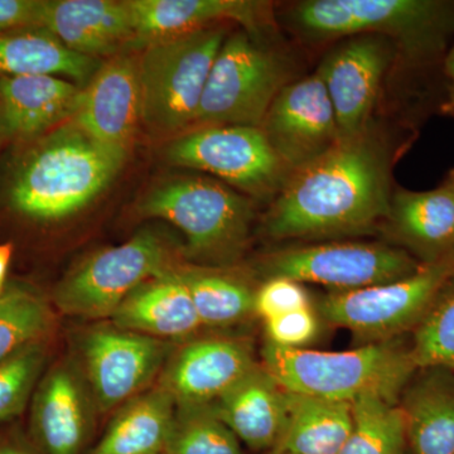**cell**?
<instances>
[{
	"label": "cell",
	"instance_id": "ba28073f",
	"mask_svg": "<svg viewBox=\"0 0 454 454\" xmlns=\"http://www.w3.org/2000/svg\"><path fill=\"white\" fill-rule=\"evenodd\" d=\"M454 274V262L423 265L417 273L394 282L355 291H330L317 303L325 321L370 340H393L414 330Z\"/></svg>",
	"mask_w": 454,
	"mask_h": 454
},
{
	"label": "cell",
	"instance_id": "7c38bea8",
	"mask_svg": "<svg viewBox=\"0 0 454 454\" xmlns=\"http://www.w3.org/2000/svg\"><path fill=\"white\" fill-rule=\"evenodd\" d=\"M396 55L394 42L376 35L343 38L325 55L317 73L333 103L340 140L372 127L382 79Z\"/></svg>",
	"mask_w": 454,
	"mask_h": 454
},
{
	"label": "cell",
	"instance_id": "d6986e66",
	"mask_svg": "<svg viewBox=\"0 0 454 454\" xmlns=\"http://www.w3.org/2000/svg\"><path fill=\"white\" fill-rule=\"evenodd\" d=\"M80 55L115 56L134 40L128 2L51 0L42 5L40 26Z\"/></svg>",
	"mask_w": 454,
	"mask_h": 454
},
{
	"label": "cell",
	"instance_id": "ab89813d",
	"mask_svg": "<svg viewBox=\"0 0 454 454\" xmlns=\"http://www.w3.org/2000/svg\"><path fill=\"white\" fill-rule=\"evenodd\" d=\"M446 182L450 184V186L454 187V169L452 172L450 173V176H448Z\"/></svg>",
	"mask_w": 454,
	"mask_h": 454
},
{
	"label": "cell",
	"instance_id": "3957f363",
	"mask_svg": "<svg viewBox=\"0 0 454 454\" xmlns=\"http://www.w3.org/2000/svg\"><path fill=\"white\" fill-rule=\"evenodd\" d=\"M283 18L304 41L384 35L411 64L438 59L454 35V2L446 0H304Z\"/></svg>",
	"mask_w": 454,
	"mask_h": 454
},
{
	"label": "cell",
	"instance_id": "e575fe53",
	"mask_svg": "<svg viewBox=\"0 0 454 454\" xmlns=\"http://www.w3.org/2000/svg\"><path fill=\"white\" fill-rule=\"evenodd\" d=\"M319 324L313 307L294 310L265 321L267 342L284 348H303L318 333Z\"/></svg>",
	"mask_w": 454,
	"mask_h": 454
},
{
	"label": "cell",
	"instance_id": "277c9868",
	"mask_svg": "<svg viewBox=\"0 0 454 454\" xmlns=\"http://www.w3.org/2000/svg\"><path fill=\"white\" fill-rule=\"evenodd\" d=\"M262 367L289 393L349 402L376 393L399 402L418 370L411 343L393 339L349 351L278 348L265 343Z\"/></svg>",
	"mask_w": 454,
	"mask_h": 454
},
{
	"label": "cell",
	"instance_id": "d6a6232c",
	"mask_svg": "<svg viewBox=\"0 0 454 454\" xmlns=\"http://www.w3.org/2000/svg\"><path fill=\"white\" fill-rule=\"evenodd\" d=\"M46 358V340H40L0 363V424L14 419L25 411Z\"/></svg>",
	"mask_w": 454,
	"mask_h": 454
},
{
	"label": "cell",
	"instance_id": "74e56055",
	"mask_svg": "<svg viewBox=\"0 0 454 454\" xmlns=\"http://www.w3.org/2000/svg\"><path fill=\"white\" fill-rule=\"evenodd\" d=\"M13 255V244H0V294L5 288V278H7L9 264Z\"/></svg>",
	"mask_w": 454,
	"mask_h": 454
},
{
	"label": "cell",
	"instance_id": "7a4b0ae2",
	"mask_svg": "<svg viewBox=\"0 0 454 454\" xmlns=\"http://www.w3.org/2000/svg\"><path fill=\"white\" fill-rule=\"evenodd\" d=\"M127 155L95 139L76 122H64L23 158L12 179L9 202L35 223L64 220L109 186Z\"/></svg>",
	"mask_w": 454,
	"mask_h": 454
},
{
	"label": "cell",
	"instance_id": "60d3db41",
	"mask_svg": "<svg viewBox=\"0 0 454 454\" xmlns=\"http://www.w3.org/2000/svg\"><path fill=\"white\" fill-rule=\"evenodd\" d=\"M265 454H291V453H286V452H284V450H278V448H274V450H268V452Z\"/></svg>",
	"mask_w": 454,
	"mask_h": 454
},
{
	"label": "cell",
	"instance_id": "cb8c5ba5",
	"mask_svg": "<svg viewBox=\"0 0 454 454\" xmlns=\"http://www.w3.org/2000/svg\"><path fill=\"white\" fill-rule=\"evenodd\" d=\"M121 330L145 336L179 339L199 330L201 322L179 271L152 278L131 293L112 316Z\"/></svg>",
	"mask_w": 454,
	"mask_h": 454
},
{
	"label": "cell",
	"instance_id": "7402d4cb",
	"mask_svg": "<svg viewBox=\"0 0 454 454\" xmlns=\"http://www.w3.org/2000/svg\"><path fill=\"white\" fill-rule=\"evenodd\" d=\"M413 454H454V370L418 369L400 395Z\"/></svg>",
	"mask_w": 454,
	"mask_h": 454
},
{
	"label": "cell",
	"instance_id": "52a82bcc",
	"mask_svg": "<svg viewBox=\"0 0 454 454\" xmlns=\"http://www.w3.org/2000/svg\"><path fill=\"white\" fill-rule=\"evenodd\" d=\"M149 217L178 227L188 241V252L197 258L223 262L243 249L253 203L215 179H175L155 188L140 205Z\"/></svg>",
	"mask_w": 454,
	"mask_h": 454
},
{
	"label": "cell",
	"instance_id": "30bf717a",
	"mask_svg": "<svg viewBox=\"0 0 454 454\" xmlns=\"http://www.w3.org/2000/svg\"><path fill=\"white\" fill-rule=\"evenodd\" d=\"M423 265L396 245L333 241L270 254L264 270L268 278H289L345 292L403 279Z\"/></svg>",
	"mask_w": 454,
	"mask_h": 454
},
{
	"label": "cell",
	"instance_id": "8992f818",
	"mask_svg": "<svg viewBox=\"0 0 454 454\" xmlns=\"http://www.w3.org/2000/svg\"><path fill=\"white\" fill-rule=\"evenodd\" d=\"M254 33L227 35L215 59L197 112L195 127H259L284 86L292 66L267 49Z\"/></svg>",
	"mask_w": 454,
	"mask_h": 454
},
{
	"label": "cell",
	"instance_id": "836d02e7",
	"mask_svg": "<svg viewBox=\"0 0 454 454\" xmlns=\"http://www.w3.org/2000/svg\"><path fill=\"white\" fill-rule=\"evenodd\" d=\"M309 307L312 304L303 284L282 277L268 278L255 292L254 301V312L264 321Z\"/></svg>",
	"mask_w": 454,
	"mask_h": 454
},
{
	"label": "cell",
	"instance_id": "e0dca14e",
	"mask_svg": "<svg viewBox=\"0 0 454 454\" xmlns=\"http://www.w3.org/2000/svg\"><path fill=\"white\" fill-rule=\"evenodd\" d=\"M128 5L134 25L130 50L226 20L240 23L252 33L267 28L273 20L270 3L250 0H128Z\"/></svg>",
	"mask_w": 454,
	"mask_h": 454
},
{
	"label": "cell",
	"instance_id": "83f0119b",
	"mask_svg": "<svg viewBox=\"0 0 454 454\" xmlns=\"http://www.w3.org/2000/svg\"><path fill=\"white\" fill-rule=\"evenodd\" d=\"M352 428L340 454H406L399 402L370 393L352 400Z\"/></svg>",
	"mask_w": 454,
	"mask_h": 454
},
{
	"label": "cell",
	"instance_id": "8d00e7d4",
	"mask_svg": "<svg viewBox=\"0 0 454 454\" xmlns=\"http://www.w3.org/2000/svg\"><path fill=\"white\" fill-rule=\"evenodd\" d=\"M444 73H446L448 88L447 98L442 104V110L444 113H454V44L444 59Z\"/></svg>",
	"mask_w": 454,
	"mask_h": 454
},
{
	"label": "cell",
	"instance_id": "4316f807",
	"mask_svg": "<svg viewBox=\"0 0 454 454\" xmlns=\"http://www.w3.org/2000/svg\"><path fill=\"white\" fill-rule=\"evenodd\" d=\"M351 428V403L288 391L286 429L276 448L291 454H340Z\"/></svg>",
	"mask_w": 454,
	"mask_h": 454
},
{
	"label": "cell",
	"instance_id": "8fae6325",
	"mask_svg": "<svg viewBox=\"0 0 454 454\" xmlns=\"http://www.w3.org/2000/svg\"><path fill=\"white\" fill-rule=\"evenodd\" d=\"M168 271L162 241L140 232L127 243L110 247L83 262L56 286L53 303L62 313L106 318L152 278Z\"/></svg>",
	"mask_w": 454,
	"mask_h": 454
},
{
	"label": "cell",
	"instance_id": "f1b7e54d",
	"mask_svg": "<svg viewBox=\"0 0 454 454\" xmlns=\"http://www.w3.org/2000/svg\"><path fill=\"white\" fill-rule=\"evenodd\" d=\"M53 312L40 292L12 284L0 294V363L32 343L46 340Z\"/></svg>",
	"mask_w": 454,
	"mask_h": 454
},
{
	"label": "cell",
	"instance_id": "5b68a950",
	"mask_svg": "<svg viewBox=\"0 0 454 454\" xmlns=\"http://www.w3.org/2000/svg\"><path fill=\"white\" fill-rule=\"evenodd\" d=\"M223 25L153 42L139 55L142 121L175 133L195 125L215 59L226 40Z\"/></svg>",
	"mask_w": 454,
	"mask_h": 454
},
{
	"label": "cell",
	"instance_id": "9a60e30c",
	"mask_svg": "<svg viewBox=\"0 0 454 454\" xmlns=\"http://www.w3.org/2000/svg\"><path fill=\"white\" fill-rule=\"evenodd\" d=\"M256 365L249 343L236 339H203L184 346L160 380L177 409L214 405Z\"/></svg>",
	"mask_w": 454,
	"mask_h": 454
},
{
	"label": "cell",
	"instance_id": "b9f144b4",
	"mask_svg": "<svg viewBox=\"0 0 454 454\" xmlns=\"http://www.w3.org/2000/svg\"><path fill=\"white\" fill-rule=\"evenodd\" d=\"M450 260H452V262H454V247H453L452 253H450Z\"/></svg>",
	"mask_w": 454,
	"mask_h": 454
},
{
	"label": "cell",
	"instance_id": "ac0fdd59",
	"mask_svg": "<svg viewBox=\"0 0 454 454\" xmlns=\"http://www.w3.org/2000/svg\"><path fill=\"white\" fill-rule=\"evenodd\" d=\"M396 247L424 265L450 260L454 247V187L426 192L396 188L384 225Z\"/></svg>",
	"mask_w": 454,
	"mask_h": 454
},
{
	"label": "cell",
	"instance_id": "4dcf8cb0",
	"mask_svg": "<svg viewBox=\"0 0 454 454\" xmlns=\"http://www.w3.org/2000/svg\"><path fill=\"white\" fill-rule=\"evenodd\" d=\"M411 348L418 369L454 370V274L414 328Z\"/></svg>",
	"mask_w": 454,
	"mask_h": 454
},
{
	"label": "cell",
	"instance_id": "6da1fadb",
	"mask_svg": "<svg viewBox=\"0 0 454 454\" xmlns=\"http://www.w3.org/2000/svg\"><path fill=\"white\" fill-rule=\"evenodd\" d=\"M390 154L373 125L291 173L271 201L265 232L276 240L356 236L389 214Z\"/></svg>",
	"mask_w": 454,
	"mask_h": 454
},
{
	"label": "cell",
	"instance_id": "603a6c76",
	"mask_svg": "<svg viewBox=\"0 0 454 454\" xmlns=\"http://www.w3.org/2000/svg\"><path fill=\"white\" fill-rule=\"evenodd\" d=\"M82 89L50 74L0 79V115L9 134L33 138L73 119Z\"/></svg>",
	"mask_w": 454,
	"mask_h": 454
},
{
	"label": "cell",
	"instance_id": "2e32d148",
	"mask_svg": "<svg viewBox=\"0 0 454 454\" xmlns=\"http://www.w3.org/2000/svg\"><path fill=\"white\" fill-rule=\"evenodd\" d=\"M95 139L127 151L142 121L139 56L118 53L82 89L73 119Z\"/></svg>",
	"mask_w": 454,
	"mask_h": 454
},
{
	"label": "cell",
	"instance_id": "f546056e",
	"mask_svg": "<svg viewBox=\"0 0 454 454\" xmlns=\"http://www.w3.org/2000/svg\"><path fill=\"white\" fill-rule=\"evenodd\" d=\"M203 325H229L254 312L255 292L241 280L215 271H179Z\"/></svg>",
	"mask_w": 454,
	"mask_h": 454
},
{
	"label": "cell",
	"instance_id": "1f68e13d",
	"mask_svg": "<svg viewBox=\"0 0 454 454\" xmlns=\"http://www.w3.org/2000/svg\"><path fill=\"white\" fill-rule=\"evenodd\" d=\"M177 411L163 454H244L241 442L217 417L212 405Z\"/></svg>",
	"mask_w": 454,
	"mask_h": 454
},
{
	"label": "cell",
	"instance_id": "d590c367",
	"mask_svg": "<svg viewBox=\"0 0 454 454\" xmlns=\"http://www.w3.org/2000/svg\"><path fill=\"white\" fill-rule=\"evenodd\" d=\"M42 0H0V33L38 28Z\"/></svg>",
	"mask_w": 454,
	"mask_h": 454
},
{
	"label": "cell",
	"instance_id": "4fadbf2b",
	"mask_svg": "<svg viewBox=\"0 0 454 454\" xmlns=\"http://www.w3.org/2000/svg\"><path fill=\"white\" fill-rule=\"evenodd\" d=\"M260 129L291 173L315 162L340 142L333 103L317 71L280 90Z\"/></svg>",
	"mask_w": 454,
	"mask_h": 454
},
{
	"label": "cell",
	"instance_id": "9c48e42d",
	"mask_svg": "<svg viewBox=\"0 0 454 454\" xmlns=\"http://www.w3.org/2000/svg\"><path fill=\"white\" fill-rule=\"evenodd\" d=\"M177 166L210 173L256 199H276L291 176L259 127L195 128L168 148Z\"/></svg>",
	"mask_w": 454,
	"mask_h": 454
},
{
	"label": "cell",
	"instance_id": "5bb4252c",
	"mask_svg": "<svg viewBox=\"0 0 454 454\" xmlns=\"http://www.w3.org/2000/svg\"><path fill=\"white\" fill-rule=\"evenodd\" d=\"M168 354L163 340L145 334L100 327L82 342V357L98 408L110 411L127 404L145 390Z\"/></svg>",
	"mask_w": 454,
	"mask_h": 454
},
{
	"label": "cell",
	"instance_id": "44dd1931",
	"mask_svg": "<svg viewBox=\"0 0 454 454\" xmlns=\"http://www.w3.org/2000/svg\"><path fill=\"white\" fill-rule=\"evenodd\" d=\"M212 408L245 446L268 452L286 429L288 391L264 367L256 366Z\"/></svg>",
	"mask_w": 454,
	"mask_h": 454
},
{
	"label": "cell",
	"instance_id": "f35d334b",
	"mask_svg": "<svg viewBox=\"0 0 454 454\" xmlns=\"http://www.w3.org/2000/svg\"><path fill=\"white\" fill-rule=\"evenodd\" d=\"M0 454H35L28 448L16 443L0 444Z\"/></svg>",
	"mask_w": 454,
	"mask_h": 454
},
{
	"label": "cell",
	"instance_id": "d4e9b609",
	"mask_svg": "<svg viewBox=\"0 0 454 454\" xmlns=\"http://www.w3.org/2000/svg\"><path fill=\"white\" fill-rule=\"evenodd\" d=\"M103 62L68 50L44 28H22L0 33V79L50 74L86 85Z\"/></svg>",
	"mask_w": 454,
	"mask_h": 454
},
{
	"label": "cell",
	"instance_id": "484cf974",
	"mask_svg": "<svg viewBox=\"0 0 454 454\" xmlns=\"http://www.w3.org/2000/svg\"><path fill=\"white\" fill-rule=\"evenodd\" d=\"M177 405L163 387L129 400L91 454H163L168 444Z\"/></svg>",
	"mask_w": 454,
	"mask_h": 454
},
{
	"label": "cell",
	"instance_id": "ffe728a7",
	"mask_svg": "<svg viewBox=\"0 0 454 454\" xmlns=\"http://www.w3.org/2000/svg\"><path fill=\"white\" fill-rule=\"evenodd\" d=\"M33 396L31 437L41 454H80L89 433L88 402L79 379L57 366Z\"/></svg>",
	"mask_w": 454,
	"mask_h": 454
}]
</instances>
